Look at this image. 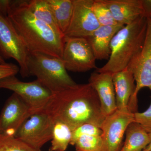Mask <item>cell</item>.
Here are the masks:
<instances>
[{
    "label": "cell",
    "instance_id": "6da1fadb",
    "mask_svg": "<svg viewBox=\"0 0 151 151\" xmlns=\"http://www.w3.org/2000/svg\"><path fill=\"white\" fill-rule=\"evenodd\" d=\"M44 111L53 123L60 121L72 131L85 124L101 128L106 118L97 92L89 83L76 84L52 94Z\"/></svg>",
    "mask_w": 151,
    "mask_h": 151
},
{
    "label": "cell",
    "instance_id": "7a4b0ae2",
    "mask_svg": "<svg viewBox=\"0 0 151 151\" xmlns=\"http://www.w3.org/2000/svg\"><path fill=\"white\" fill-rule=\"evenodd\" d=\"M8 17L29 53L62 58L64 37L35 17L27 1H12Z\"/></svg>",
    "mask_w": 151,
    "mask_h": 151
},
{
    "label": "cell",
    "instance_id": "3957f363",
    "mask_svg": "<svg viewBox=\"0 0 151 151\" xmlns=\"http://www.w3.org/2000/svg\"><path fill=\"white\" fill-rule=\"evenodd\" d=\"M147 22V19L142 16L119 30L111 41V55L108 62L96 71L113 74L129 67L142 47Z\"/></svg>",
    "mask_w": 151,
    "mask_h": 151
},
{
    "label": "cell",
    "instance_id": "277c9868",
    "mask_svg": "<svg viewBox=\"0 0 151 151\" xmlns=\"http://www.w3.org/2000/svg\"><path fill=\"white\" fill-rule=\"evenodd\" d=\"M27 67L30 76H36L52 94L76 84L68 73L61 58L43 53H29Z\"/></svg>",
    "mask_w": 151,
    "mask_h": 151
},
{
    "label": "cell",
    "instance_id": "5b68a950",
    "mask_svg": "<svg viewBox=\"0 0 151 151\" xmlns=\"http://www.w3.org/2000/svg\"><path fill=\"white\" fill-rule=\"evenodd\" d=\"M0 89L13 91L22 98L29 108L32 115L42 112L52 96V92L38 80L24 82L15 76L0 81Z\"/></svg>",
    "mask_w": 151,
    "mask_h": 151
},
{
    "label": "cell",
    "instance_id": "8992f818",
    "mask_svg": "<svg viewBox=\"0 0 151 151\" xmlns=\"http://www.w3.org/2000/svg\"><path fill=\"white\" fill-rule=\"evenodd\" d=\"M28 51L8 16L0 14V55L18 63L23 78L30 76L27 67Z\"/></svg>",
    "mask_w": 151,
    "mask_h": 151
},
{
    "label": "cell",
    "instance_id": "52a82bcc",
    "mask_svg": "<svg viewBox=\"0 0 151 151\" xmlns=\"http://www.w3.org/2000/svg\"><path fill=\"white\" fill-rule=\"evenodd\" d=\"M62 59L68 71L81 73L97 69L96 58L86 38L64 37Z\"/></svg>",
    "mask_w": 151,
    "mask_h": 151
},
{
    "label": "cell",
    "instance_id": "ba28073f",
    "mask_svg": "<svg viewBox=\"0 0 151 151\" xmlns=\"http://www.w3.org/2000/svg\"><path fill=\"white\" fill-rule=\"evenodd\" d=\"M145 37L142 49L127 68L134 74L136 87L131 97L129 106L132 108H138V93L144 87L151 91V18L147 19Z\"/></svg>",
    "mask_w": 151,
    "mask_h": 151
},
{
    "label": "cell",
    "instance_id": "9c48e42d",
    "mask_svg": "<svg viewBox=\"0 0 151 151\" xmlns=\"http://www.w3.org/2000/svg\"><path fill=\"white\" fill-rule=\"evenodd\" d=\"M54 123L43 111L33 114L22 125L15 137L33 148L41 150L51 140Z\"/></svg>",
    "mask_w": 151,
    "mask_h": 151
},
{
    "label": "cell",
    "instance_id": "30bf717a",
    "mask_svg": "<svg viewBox=\"0 0 151 151\" xmlns=\"http://www.w3.org/2000/svg\"><path fill=\"white\" fill-rule=\"evenodd\" d=\"M134 122V113L117 109L105 118L101 129L103 147L101 151H120L124 134L129 125Z\"/></svg>",
    "mask_w": 151,
    "mask_h": 151
},
{
    "label": "cell",
    "instance_id": "8fae6325",
    "mask_svg": "<svg viewBox=\"0 0 151 151\" xmlns=\"http://www.w3.org/2000/svg\"><path fill=\"white\" fill-rule=\"evenodd\" d=\"M73 2V14L64 37L87 38L100 26L92 11L93 0Z\"/></svg>",
    "mask_w": 151,
    "mask_h": 151
},
{
    "label": "cell",
    "instance_id": "7c38bea8",
    "mask_svg": "<svg viewBox=\"0 0 151 151\" xmlns=\"http://www.w3.org/2000/svg\"><path fill=\"white\" fill-rule=\"evenodd\" d=\"M28 105L15 93L6 101L0 114V133L15 137L22 125L32 116Z\"/></svg>",
    "mask_w": 151,
    "mask_h": 151
},
{
    "label": "cell",
    "instance_id": "4fadbf2b",
    "mask_svg": "<svg viewBox=\"0 0 151 151\" xmlns=\"http://www.w3.org/2000/svg\"><path fill=\"white\" fill-rule=\"evenodd\" d=\"M89 83L97 92L103 115L106 117L114 113L117 107L113 74L95 71L90 75Z\"/></svg>",
    "mask_w": 151,
    "mask_h": 151
},
{
    "label": "cell",
    "instance_id": "5bb4252c",
    "mask_svg": "<svg viewBox=\"0 0 151 151\" xmlns=\"http://www.w3.org/2000/svg\"><path fill=\"white\" fill-rule=\"evenodd\" d=\"M117 23L131 24L143 16L142 0H104Z\"/></svg>",
    "mask_w": 151,
    "mask_h": 151
},
{
    "label": "cell",
    "instance_id": "9a60e30c",
    "mask_svg": "<svg viewBox=\"0 0 151 151\" xmlns=\"http://www.w3.org/2000/svg\"><path fill=\"white\" fill-rule=\"evenodd\" d=\"M124 25L100 26L89 36L86 38L91 46L96 60L109 59L111 55V44L113 37Z\"/></svg>",
    "mask_w": 151,
    "mask_h": 151
},
{
    "label": "cell",
    "instance_id": "2e32d148",
    "mask_svg": "<svg viewBox=\"0 0 151 151\" xmlns=\"http://www.w3.org/2000/svg\"><path fill=\"white\" fill-rule=\"evenodd\" d=\"M117 109L127 111L131 97L134 92L136 84L132 70L127 68L113 74Z\"/></svg>",
    "mask_w": 151,
    "mask_h": 151
},
{
    "label": "cell",
    "instance_id": "e0dca14e",
    "mask_svg": "<svg viewBox=\"0 0 151 151\" xmlns=\"http://www.w3.org/2000/svg\"><path fill=\"white\" fill-rule=\"evenodd\" d=\"M126 139L120 151H142L150 143L151 136L135 122L127 127Z\"/></svg>",
    "mask_w": 151,
    "mask_h": 151
},
{
    "label": "cell",
    "instance_id": "ac0fdd59",
    "mask_svg": "<svg viewBox=\"0 0 151 151\" xmlns=\"http://www.w3.org/2000/svg\"><path fill=\"white\" fill-rule=\"evenodd\" d=\"M46 1L51 9L60 30L64 36L70 24L73 14V0H46Z\"/></svg>",
    "mask_w": 151,
    "mask_h": 151
},
{
    "label": "cell",
    "instance_id": "d6986e66",
    "mask_svg": "<svg viewBox=\"0 0 151 151\" xmlns=\"http://www.w3.org/2000/svg\"><path fill=\"white\" fill-rule=\"evenodd\" d=\"M27 5L35 17L48 25L55 31L64 37L60 30L46 0L27 1Z\"/></svg>",
    "mask_w": 151,
    "mask_h": 151
},
{
    "label": "cell",
    "instance_id": "ffe728a7",
    "mask_svg": "<svg viewBox=\"0 0 151 151\" xmlns=\"http://www.w3.org/2000/svg\"><path fill=\"white\" fill-rule=\"evenodd\" d=\"M72 132L65 123L59 121L55 122L50 151H65L70 145Z\"/></svg>",
    "mask_w": 151,
    "mask_h": 151
},
{
    "label": "cell",
    "instance_id": "44dd1931",
    "mask_svg": "<svg viewBox=\"0 0 151 151\" xmlns=\"http://www.w3.org/2000/svg\"><path fill=\"white\" fill-rule=\"evenodd\" d=\"M92 9L100 26H113L119 24L104 0H93Z\"/></svg>",
    "mask_w": 151,
    "mask_h": 151
},
{
    "label": "cell",
    "instance_id": "7402d4cb",
    "mask_svg": "<svg viewBox=\"0 0 151 151\" xmlns=\"http://www.w3.org/2000/svg\"><path fill=\"white\" fill-rule=\"evenodd\" d=\"M73 146L76 151H101L103 140L101 136L82 135L76 140Z\"/></svg>",
    "mask_w": 151,
    "mask_h": 151
},
{
    "label": "cell",
    "instance_id": "603a6c76",
    "mask_svg": "<svg viewBox=\"0 0 151 151\" xmlns=\"http://www.w3.org/2000/svg\"><path fill=\"white\" fill-rule=\"evenodd\" d=\"M0 151H41L31 147L15 137L1 135L0 138Z\"/></svg>",
    "mask_w": 151,
    "mask_h": 151
},
{
    "label": "cell",
    "instance_id": "cb8c5ba5",
    "mask_svg": "<svg viewBox=\"0 0 151 151\" xmlns=\"http://www.w3.org/2000/svg\"><path fill=\"white\" fill-rule=\"evenodd\" d=\"M103 131L100 127L91 124H82L72 132L70 145H74L76 141L80 136L84 135L102 136Z\"/></svg>",
    "mask_w": 151,
    "mask_h": 151
},
{
    "label": "cell",
    "instance_id": "d4e9b609",
    "mask_svg": "<svg viewBox=\"0 0 151 151\" xmlns=\"http://www.w3.org/2000/svg\"><path fill=\"white\" fill-rule=\"evenodd\" d=\"M134 122L137 123L146 132L151 133V102L146 111L134 113Z\"/></svg>",
    "mask_w": 151,
    "mask_h": 151
},
{
    "label": "cell",
    "instance_id": "484cf974",
    "mask_svg": "<svg viewBox=\"0 0 151 151\" xmlns=\"http://www.w3.org/2000/svg\"><path fill=\"white\" fill-rule=\"evenodd\" d=\"M19 71V67L14 63H0V81L7 77L15 76Z\"/></svg>",
    "mask_w": 151,
    "mask_h": 151
},
{
    "label": "cell",
    "instance_id": "4316f807",
    "mask_svg": "<svg viewBox=\"0 0 151 151\" xmlns=\"http://www.w3.org/2000/svg\"><path fill=\"white\" fill-rule=\"evenodd\" d=\"M143 16L147 19L151 18V0H142Z\"/></svg>",
    "mask_w": 151,
    "mask_h": 151
},
{
    "label": "cell",
    "instance_id": "83f0119b",
    "mask_svg": "<svg viewBox=\"0 0 151 151\" xmlns=\"http://www.w3.org/2000/svg\"><path fill=\"white\" fill-rule=\"evenodd\" d=\"M12 2V0H0V14H1L8 16V13Z\"/></svg>",
    "mask_w": 151,
    "mask_h": 151
},
{
    "label": "cell",
    "instance_id": "f1b7e54d",
    "mask_svg": "<svg viewBox=\"0 0 151 151\" xmlns=\"http://www.w3.org/2000/svg\"><path fill=\"white\" fill-rule=\"evenodd\" d=\"M151 136V133H150ZM142 151H151V142L147 147L145 148Z\"/></svg>",
    "mask_w": 151,
    "mask_h": 151
},
{
    "label": "cell",
    "instance_id": "f546056e",
    "mask_svg": "<svg viewBox=\"0 0 151 151\" xmlns=\"http://www.w3.org/2000/svg\"><path fill=\"white\" fill-rule=\"evenodd\" d=\"M5 63V60L0 55V63Z\"/></svg>",
    "mask_w": 151,
    "mask_h": 151
},
{
    "label": "cell",
    "instance_id": "4dcf8cb0",
    "mask_svg": "<svg viewBox=\"0 0 151 151\" xmlns=\"http://www.w3.org/2000/svg\"><path fill=\"white\" fill-rule=\"evenodd\" d=\"M1 133H0V138H1Z\"/></svg>",
    "mask_w": 151,
    "mask_h": 151
}]
</instances>
